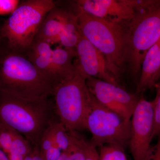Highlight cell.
I'll return each mask as SVG.
<instances>
[{"label": "cell", "instance_id": "obj_1", "mask_svg": "<svg viewBox=\"0 0 160 160\" xmlns=\"http://www.w3.org/2000/svg\"><path fill=\"white\" fill-rule=\"evenodd\" d=\"M54 103L49 98L29 100L0 91V122L39 147L43 133L55 122Z\"/></svg>", "mask_w": 160, "mask_h": 160}, {"label": "cell", "instance_id": "obj_2", "mask_svg": "<svg viewBox=\"0 0 160 160\" xmlns=\"http://www.w3.org/2000/svg\"><path fill=\"white\" fill-rule=\"evenodd\" d=\"M54 85L40 73L26 56L2 44L0 49V91L29 100L49 98Z\"/></svg>", "mask_w": 160, "mask_h": 160}, {"label": "cell", "instance_id": "obj_3", "mask_svg": "<svg viewBox=\"0 0 160 160\" xmlns=\"http://www.w3.org/2000/svg\"><path fill=\"white\" fill-rule=\"evenodd\" d=\"M88 77L76 60L72 72L53 87L56 114L69 132L87 129L92 100L86 85Z\"/></svg>", "mask_w": 160, "mask_h": 160}, {"label": "cell", "instance_id": "obj_4", "mask_svg": "<svg viewBox=\"0 0 160 160\" xmlns=\"http://www.w3.org/2000/svg\"><path fill=\"white\" fill-rule=\"evenodd\" d=\"M52 0H27L20 3L0 28V39L8 49L26 56L40 26L57 7Z\"/></svg>", "mask_w": 160, "mask_h": 160}, {"label": "cell", "instance_id": "obj_5", "mask_svg": "<svg viewBox=\"0 0 160 160\" xmlns=\"http://www.w3.org/2000/svg\"><path fill=\"white\" fill-rule=\"evenodd\" d=\"M122 24L126 69L137 78L147 52L160 39V5L150 10L134 12L132 18Z\"/></svg>", "mask_w": 160, "mask_h": 160}, {"label": "cell", "instance_id": "obj_6", "mask_svg": "<svg viewBox=\"0 0 160 160\" xmlns=\"http://www.w3.org/2000/svg\"><path fill=\"white\" fill-rule=\"evenodd\" d=\"M75 13L82 34L104 56L112 73L118 81L126 69L122 23L105 21L77 9Z\"/></svg>", "mask_w": 160, "mask_h": 160}, {"label": "cell", "instance_id": "obj_7", "mask_svg": "<svg viewBox=\"0 0 160 160\" xmlns=\"http://www.w3.org/2000/svg\"><path fill=\"white\" fill-rule=\"evenodd\" d=\"M86 127L92 136L90 142L96 147L113 144L125 148L129 143L131 120L126 121L102 106L92 94Z\"/></svg>", "mask_w": 160, "mask_h": 160}, {"label": "cell", "instance_id": "obj_8", "mask_svg": "<svg viewBox=\"0 0 160 160\" xmlns=\"http://www.w3.org/2000/svg\"><path fill=\"white\" fill-rule=\"evenodd\" d=\"M153 127V102L140 96L131 120L129 144L133 160H150Z\"/></svg>", "mask_w": 160, "mask_h": 160}, {"label": "cell", "instance_id": "obj_9", "mask_svg": "<svg viewBox=\"0 0 160 160\" xmlns=\"http://www.w3.org/2000/svg\"><path fill=\"white\" fill-rule=\"evenodd\" d=\"M86 85L90 93L102 106L119 115L127 121L131 120L139 96L132 94L121 87L92 77H88Z\"/></svg>", "mask_w": 160, "mask_h": 160}, {"label": "cell", "instance_id": "obj_10", "mask_svg": "<svg viewBox=\"0 0 160 160\" xmlns=\"http://www.w3.org/2000/svg\"><path fill=\"white\" fill-rule=\"evenodd\" d=\"M76 52L79 66L88 77L121 86L110 71L104 56L83 35L76 47Z\"/></svg>", "mask_w": 160, "mask_h": 160}, {"label": "cell", "instance_id": "obj_11", "mask_svg": "<svg viewBox=\"0 0 160 160\" xmlns=\"http://www.w3.org/2000/svg\"><path fill=\"white\" fill-rule=\"evenodd\" d=\"M76 9L94 17L121 24L134 16V11L123 0H78Z\"/></svg>", "mask_w": 160, "mask_h": 160}, {"label": "cell", "instance_id": "obj_12", "mask_svg": "<svg viewBox=\"0 0 160 160\" xmlns=\"http://www.w3.org/2000/svg\"><path fill=\"white\" fill-rule=\"evenodd\" d=\"M52 45L40 40H34L26 56L40 73L54 85L58 84V80L52 66Z\"/></svg>", "mask_w": 160, "mask_h": 160}, {"label": "cell", "instance_id": "obj_13", "mask_svg": "<svg viewBox=\"0 0 160 160\" xmlns=\"http://www.w3.org/2000/svg\"><path fill=\"white\" fill-rule=\"evenodd\" d=\"M136 94H139L154 86L160 80V39L147 52L142 66Z\"/></svg>", "mask_w": 160, "mask_h": 160}, {"label": "cell", "instance_id": "obj_14", "mask_svg": "<svg viewBox=\"0 0 160 160\" xmlns=\"http://www.w3.org/2000/svg\"><path fill=\"white\" fill-rule=\"evenodd\" d=\"M63 9L55 7L49 12L40 26L34 40H43L51 44L59 42L63 26Z\"/></svg>", "mask_w": 160, "mask_h": 160}, {"label": "cell", "instance_id": "obj_15", "mask_svg": "<svg viewBox=\"0 0 160 160\" xmlns=\"http://www.w3.org/2000/svg\"><path fill=\"white\" fill-rule=\"evenodd\" d=\"M63 26L59 37L60 45L66 49L76 50V47L82 36L77 15L63 9Z\"/></svg>", "mask_w": 160, "mask_h": 160}, {"label": "cell", "instance_id": "obj_16", "mask_svg": "<svg viewBox=\"0 0 160 160\" xmlns=\"http://www.w3.org/2000/svg\"><path fill=\"white\" fill-rule=\"evenodd\" d=\"M75 57H76V50L66 49L61 45L53 49L52 61L58 84L73 71Z\"/></svg>", "mask_w": 160, "mask_h": 160}, {"label": "cell", "instance_id": "obj_17", "mask_svg": "<svg viewBox=\"0 0 160 160\" xmlns=\"http://www.w3.org/2000/svg\"><path fill=\"white\" fill-rule=\"evenodd\" d=\"M55 145L62 151L70 149L73 144L71 134L60 121L52 124Z\"/></svg>", "mask_w": 160, "mask_h": 160}, {"label": "cell", "instance_id": "obj_18", "mask_svg": "<svg viewBox=\"0 0 160 160\" xmlns=\"http://www.w3.org/2000/svg\"><path fill=\"white\" fill-rule=\"evenodd\" d=\"M99 148V160H129L123 146L106 144L100 146Z\"/></svg>", "mask_w": 160, "mask_h": 160}, {"label": "cell", "instance_id": "obj_19", "mask_svg": "<svg viewBox=\"0 0 160 160\" xmlns=\"http://www.w3.org/2000/svg\"><path fill=\"white\" fill-rule=\"evenodd\" d=\"M73 133L78 143L85 152L86 160H99L97 147L90 141H88L82 136L79 134L78 132H74Z\"/></svg>", "mask_w": 160, "mask_h": 160}, {"label": "cell", "instance_id": "obj_20", "mask_svg": "<svg viewBox=\"0 0 160 160\" xmlns=\"http://www.w3.org/2000/svg\"><path fill=\"white\" fill-rule=\"evenodd\" d=\"M156 95L153 102V114H154V127L153 138L160 134V80L154 86Z\"/></svg>", "mask_w": 160, "mask_h": 160}, {"label": "cell", "instance_id": "obj_21", "mask_svg": "<svg viewBox=\"0 0 160 160\" xmlns=\"http://www.w3.org/2000/svg\"><path fill=\"white\" fill-rule=\"evenodd\" d=\"M32 149L33 147L29 141L17 131L14 135L12 151L17 152L26 157L31 153Z\"/></svg>", "mask_w": 160, "mask_h": 160}, {"label": "cell", "instance_id": "obj_22", "mask_svg": "<svg viewBox=\"0 0 160 160\" xmlns=\"http://www.w3.org/2000/svg\"><path fill=\"white\" fill-rule=\"evenodd\" d=\"M134 12L146 11L160 5V0H123Z\"/></svg>", "mask_w": 160, "mask_h": 160}, {"label": "cell", "instance_id": "obj_23", "mask_svg": "<svg viewBox=\"0 0 160 160\" xmlns=\"http://www.w3.org/2000/svg\"><path fill=\"white\" fill-rule=\"evenodd\" d=\"M53 123L46 129L41 138L39 146L41 153H43L53 146H55L52 130Z\"/></svg>", "mask_w": 160, "mask_h": 160}, {"label": "cell", "instance_id": "obj_24", "mask_svg": "<svg viewBox=\"0 0 160 160\" xmlns=\"http://www.w3.org/2000/svg\"><path fill=\"white\" fill-rule=\"evenodd\" d=\"M73 141V148L68 160H86V155L82 147L78 143L73 132H69Z\"/></svg>", "mask_w": 160, "mask_h": 160}, {"label": "cell", "instance_id": "obj_25", "mask_svg": "<svg viewBox=\"0 0 160 160\" xmlns=\"http://www.w3.org/2000/svg\"><path fill=\"white\" fill-rule=\"evenodd\" d=\"M20 3L17 0H0V15L11 14Z\"/></svg>", "mask_w": 160, "mask_h": 160}, {"label": "cell", "instance_id": "obj_26", "mask_svg": "<svg viewBox=\"0 0 160 160\" xmlns=\"http://www.w3.org/2000/svg\"><path fill=\"white\" fill-rule=\"evenodd\" d=\"M62 152L56 146H53L48 150L41 153L44 160H58Z\"/></svg>", "mask_w": 160, "mask_h": 160}, {"label": "cell", "instance_id": "obj_27", "mask_svg": "<svg viewBox=\"0 0 160 160\" xmlns=\"http://www.w3.org/2000/svg\"><path fill=\"white\" fill-rule=\"evenodd\" d=\"M158 137L157 143L152 149L150 160H160V134Z\"/></svg>", "mask_w": 160, "mask_h": 160}, {"label": "cell", "instance_id": "obj_28", "mask_svg": "<svg viewBox=\"0 0 160 160\" xmlns=\"http://www.w3.org/2000/svg\"><path fill=\"white\" fill-rule=\"evenodd\" d=\"M7 155L9 160H24L25 157L17 152L12 151Z\"/></svg>", "mask_w": 160, "mask_h": 160}, {"label": "cell", "instance_id": "obj_29", "mask_svg": "<svg viewBox=\"0 0 160 160\" xmlns=\"http://www.w3.org/2000/svg\"><path fill=\"white\" fill-rule=\"evenodd\" d=\"M32 157L33 160H44L38 146L33 147L32 150Z\"/></svg>", "mask_w": 160, "mask_h": 160}, {"label": "cell", "instance_id": "obj_30", "mask_svg": "<svg viewBox=\"0 0 160 160\" xmlns=\"http://www.w3.org/2000/svg\"><path fill=\"white\" fill-rule=\"evenodd\" d=\"M73 145V144H72V146L68 150L62 152V154H61L59 158L58 159V160H68L69 155L71 154L72 151Z\"/></svg>", "mask_w": 160, "mask_h": 160}, {"label": "cell", "instance_id": "obj_31", "mask_svg": "<svg viewBox=\"0 0 160 160\" xmlns=\"http://www.w3.org/2000/svg\"><path fill=\"white\" fill-rule=\"evenodd\" d=\"M0 160H9L6 153L0 149Z\"/></svg>", "mask_w": 160, "mask_h": 160}, {"label": "cell", "instance_id": "obj_32", "mask_svg": "<svg viewBox=\"0 0 160 160\" xmlns=\"http://www.w3.org/2000/svg\"><path fill=\"white\" fill-rule=\"evenodd\" d=\"M24 160H33V159H32V152L30 153V154H29V155H28L25 157Z\"/></svg>", "mask_w": 160, "mask_h": 160}, {"label": "cell", "instance_id": "obj_33", "mask_svg": "<svg viewBox=\"0 0 160 160\" xmlns=\"http://www.w3.org/2000/svg\"><path fill=\"white\" fill-rule=\"evenodd\" d=\"M2 46V41H1V39H0V49H1V47Z\"/></svg>", "mask_w": 160, "mask_h": 160}, {"label": "cell", "instance_id": "obj_34", "mask_svg": "<svg viewBox=\"0 0 160 160\" xmlns=\"http://www.w3.org/2000/svg\"></svg>", "mask_w": 160, "mask_h": 160}]
</instances>
